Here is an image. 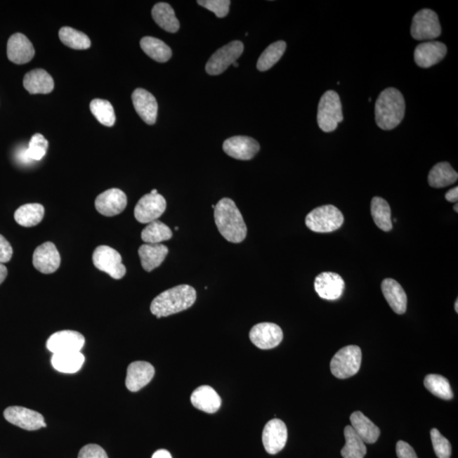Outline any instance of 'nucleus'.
Masks as SVG:
<instances>
[{
	"label": "nucleus",
	"mask_w": 458,
	"mask_h": 458,
	"mask_svg": "<svg viewBox=\"0 0 458 458\" xmlns=\"http://www.w3.org/2000/svg\"><path fill=\"white\" fill-rule=\"evenodd\" d=\"M214 211L215 223L223 238L231 243L243 242L247 227L235 203L223 198L216 204Z\"/></svg>",
	"instance_id": "obj_1"
},
{
	"label": "nucleus",
	"mask_w": 458,
	"mask_h": 458,
	"mask_svg": "<svg viewBox=\"0 0 458 458\" xmlns=\"http://www.w3.org/2000/svg\"><path fill=\"white\" fill-rule=\"evenodd\" d=\"M196 301V292L190 285L182 284L166 290L155 297L150 312L157 318L183 312L191 308Z\"/></svg>",
	"instance_id": "obj_2"
},
{
	"label": "nucleus",
	"mask_w": 458,
	"mask_h": 458,
	"mask_svg": "<svg viewBox=\"0 0 458 458\" xmlns=\"http://www.w3.org/2000/svg\"><path fill=\"white\" fill-rule=\"evenodd\" d=\"M405 110L403 93L395 88L384 89L375 103L376 124L383 130L394 129L403 122Z\"/></svg>",
	"instance_id": "obj_3"
},
{
	"label": "nucleus",
	"mask_w": 458,
	"mask_h": 458,
	"mask_svg": "<svg viewBox=\"0 0 458 458\" xmlns=\"http://www.w3.org/2000/svg\"><path fill=\"white\" fill-rule=\"evenodd\" d=\"M343 121L341 98L334 90H329L322 96L318 104V124L325 133L333 132Z\"/></svg>",
	"instance_id": "obj_4"
},
{
	"label": "nucleus",
	"mask_w": 458,
	"mask_h": 458,
	"mask_svg": "<svg viewBox=\"0 0 458 458\" xmlns=\"http://www.w3.org/2000/svg\"><path fill=\"white\" fill-rule=\"evenodd\" d=\"M361 364V348L358 346H347L339 350L331 360V373L338 379H348L358 373Z\"/></svg>",
	"instance_id": "obj_5"
},
{
	"label": "nucleus",
	"mask_w": 458,
	"mask_h": 458,
	"mask_svg": "<svg viewBox=\"0 0 458 458\" xmlns=\"http://www.w3.org/2000/svg\"><path fill=\"white\" fill-rule=\"evenodd\" d=\"M344 223V216L337 207L327 206L315 208L306 218V225L316 233H331L337 230Z\"/></svg>",
	"instance_id": "obj_6"
},
{
	"label": "nucleus",
	"mask_w": 458,
	"mask_h": 458,
	"mask_svg": "<svg viewBox=\"0 0 458 458\" xmlns=\"http://www.w3.org/2000/svg\"><path fill=\"white\" fill-rule=\"evenodd\" d=\"M411 34L419 41H433L441 34L438 15L428 9L421 10L412 19Z\"/></svg>",
	"instance_id": "obj_7"
},
{
	"label": "nucleus",
	"mask_w": 458,
	"mask_h": 458,
	"mask_svg": "<svg viewBox=\"0 0 458 458\" xmlns=\"http://www.w3.org/2000/svg\"><path fill=\"white\" fill-rule=\"evenodd\" d=\"M93 263L96 268L105 272L114 280H121L125 276L126 269L122 264V256L116 249L100 245L93 251Z\"/></svg>",
	"instance_id": "obj_8"
},
{
	"label": "nucleus",
	"mask_w": 458,
	"mask_h": 458,
	"mask_svg": "<svg viewBox=\"0 0 458 458\" xmlns=\"http://www.w3.org/2000/svg\"><path fill=\"white\" fill-rule=\"evenodd\" d=\"M244 51V44L240 41L225 45L211 55L206 65V70L209 75H219L224 72L231 65L236 63Z\"/></svg>",
	"instance_id": "obj_9"
},
{
	"label": "nucleus",
	"mask_w": 458,
	"mask_h": 458,
	"mask_svg": "<svg viewBox=\"0 0 458 458\" xmlns=\"http://www.w3.org/2000/svg\"><path fill=\"white\" fill-rule=\"evenodd\" d=\"M166 209V202L159 194H147L138 200L134 209L135 218L140 223H150L161 218Z\"/></svg>",
	"instance_id": "obj_10"
},
{
	"label": "nucleus",
	"mask_w": 458,
	"mask_h": 458,
	"mask_svg": "<svg viewBox=\"0 0 458 458\" xmlns=\"http://www.w3.org/2000/svg\"><path fill=\"white\" fill-rule=\"evenodd\" d=\"M8 422L26 431H38L46 427L44 419L39 412L23 407H10L4 412Z\"/></svg>",
	"instance_id": "obj_11"
},
{
	"label": "nucleus",
	"mask_w": 458,
	"mask_h": 458,
	"mask_svg": "<svg viewBox=\"0 0 458 458\" xmlns=\"http://www.w3.org/2000/svg\"><path fill=\"white\" fill-rule=\"evenodd\" d=\"M283 331L280 327L272 322H261L253 327L249 339L261 350L275 348L283 341Z\"/></svg>",
	"instance_id": "obj_12"
},
{
	"label": "nucleus",
	"mask_w": 458,
	"mask_h": 458,
	"mask_svg": "<svg viewBox=\"0 0 458 458\" xmlns=\"http://www.w3.org/2000/svg\"><path fill=\"white\" fill-rule=\"evenodd\" d=\"M85 338L77 331L63 330L52 334L47 341V348L53 354L73 353L83 349Z\"/></svg>",
	"instance_id": "obj_13"
},
{
	"label": "nucleus",
	"mask_w": 458,
	"mask_h": 458,
	"mask_svg": "<svg viewBox=\"0 0 458 458\" xmlns=\"http://www.w3.org/2000/svg\"><path fill=\"white\" fill-rule=\"evenodd\" d=\"M288 439V431L283 421L277 419L270 420L263 432V443L268 453H279L285 447Z\"/></svg>",
	"instance_id": "obj_14"
},
{
	"label": "nucleus",
	"mask_w": 458,
	"mask_h": 458,
	"mask_svg": "<svg viewBox=\"0 0 458 458\" xmlns=\"http://www.w3.org/2000/svg\"><path fill=\"white\" fill-rule=\"evenodd\" d=\"M223 150L229 157L242 161H249L259 153V143L247 136H235L225 140Z\"/></svg>",
	"instance_id": "obj_15"
},
{
	"label": "nucleus",
	"mask_w": 458,
	"mask_h": 458,
	"mask_svg": "<svg viewBox=\"0 0 458 458\" xmlns=\"http://www.w3.org/2000/svg\"><path fill=\"white\" fill-rule=\"evenodd\" d=\"M314 287L322 299L335 301L342 296L346 284L339 274L328 272L322 273L317 276Z\"/></svg>",
	"instance_id": "obj_16"
},
{
	"label": "nucleus",
	"mask_w": 458,
	"mask_h": 458,
	"mask_svg": "<svg viewBox=\"0 0 458 458\" xmlns=\"http://www.w3.org/2000/svg\"><path fill=\"white\" fill-rule=\"evenodd\" d=\"M128 204V198L124 191L110 189L103 192L96 199L98 212L105 216H114L122 214Z\"/></svg>",
	"instance_id": "obj_17"
},
{
	"label": "nucleus",
	"mask_w": 458,
	"mask_h": 458,
	"mask_svg": "<svg viewBox=\"0 0 458 458\" xmlns=\"http://www.w3.org/2000/svg\"><path fill=\"white\" fill-rule=\"evenodd\" d=\"M32 263L40 273L51 274L56 272L60 266V256L55 244L46 242L37 247Z\"/></svg>",
	"instance_id": "obj_18"
},
{
	"label": "nucleus",
	"mask_w": 458,
	"mask_h": 458,
	"mask_svg": "<svg viewBox=\"0 0 458 458\" xmlns=\"http://www.w3.org/2000/svg\"><path fill=\"white\" fill-rule=\"evenodd\" d=\"M447 48L443 43L428 41L420 44L414 51V60L421 68H429L440 63L447 55Z\"/></svg>",
	"instance_id": "obj_19"
},
{
	"label": "nucleus",
	"mask_w": 458,
	"mask_h": 458,
	"mask_svg": "<svg viewBox=\"0 0 458 458\" xmlns=\"http://www.w3.org/2000/svg\"><path fill=\"white\" fill-rule=\"evenodd\" d=\"M35 50L30 40L22 34H15L8 40L7 55L11 63L22 65L34 58Z\"/></svg>",
	"instance_id": "obj_20"
},
{
	"label": "nucleus",
	"mask_w": 458,
	"mask_h": 458,
	"mask_svg": "<svg viewBox=\"0 0 458 458\" xmlns=\"http://www.w3.org/2000/svg\"><path fill=\"white\" fill-rule=\"evenodd\" d=\"M132 100L134 109L141 119L147 124H155L157 118L158 104L153 95L145 89H137L133 93Z\"/></svg>",
	"instance_id": "obj_21"
},
{
	"label": "nucleus",
	"mask_w": 458,
	"mask_h": 458,
	"mask_svg": "<svg viewBox=\"0 0 458 458\" xmlns=\"http://www.w3.org/2000/svg\"><path fill=\"white\" fill-rule=\"evenodd\" d=\"M155 369L150 363L138 361L130 364L126 371V386L132 392L140 391L152 380Z\"/></svg>",
	"instance_id": "obj_22"
},
{
	"label": "nucleus",
	"mask_w": 458,
	"mask_h": 458,
	"mask_svg": "<svg viewBox=\"0 0 458 458\" xmlns=\"http://www.w3.org/2000/svg\"><path fill=\"white\" fill-rule=\"evenodd\" d=\"M191 403L195 408L207 414H215L219 410L222 400L214 388L202 386L192 393Z\"/></svg>",
	"instance_id": "obj_23"
},
{
	"label": "nucleus",
	"mask_w": 458,
	"mask_h": 458,
	"mask_svg": "<svg viewBox=\"0 0 458 458\" xmlns=\"http://www.w3.org/2000/svg\"><path fill=\"white\" fill-rule=\"evenodd\" d=\"M382 292L392 310L399 315L406 313L407 296L406 292L398 281L386 279L382 282Z\"/></svg>",
	"instance_id": "obj_24"
},
{
	"label": "nucleus",
	"mask_w": 458,
	"mask_h": 458,
	"mask_svg": "<svg viewBox=\"0 0 458 458\" xmlns=\"http://www.w3.org/2000/svg\"><path fill=\"white\" fill-rule=\"evenodd\" d=\"M23 86L31 95H47L53 91L55 84L52 77L46 71L36 69L24 77Z\"/></svg>",
	"instance_id": "obj_25"
},
{
	"label": "nucleus",
	"mask_w": 458,
	"mask_h": 458,
	"mask_svg": "<svg viewBox=\"0 0 458 458\" xmlns=\"http://www.w3.org/2000/svg\"><path fill=\"white\" fill-rule=\"evenodd\" d=\"M169 249L162 244H145L138 249L143 268L146 272L159 267L169 254Z\"/></svg>",
	"instance_id": "obj_26"
},
{
	"label": "nucleus",
	"mask_w": 458,
	"mask_h": 458,
	"mask_svg": "<svg viewBox=\"0 0 458 458\" xmlns=\"http://www.w3.org/2000/svg\"><path fill=\"white\" fill-rule=\"evenodd\" d=\"M351 427L358 433L364 443L374 444L380 436V429L361 412H355L351 415Z\"/></svg>",
	"instance_id": "obj_27"
},
{
	"label": "nucleus",
	"mask_w": 458,
	"mask_h": 458,
	"mask_svg": "<svg viewBox=\"0 0 458 458\" xmlns=\"http://www.w3.org/2000/svg\"><path fill=\"white\" fill-rule=\"evenodd\" d=\"M85 358L80 351L53 354L52 366L57 371L64 374H75L81 369Z\"/></svg>",
	"instance_id": "obj_28"
},
{
	"label": "nucleus",
	"mask_w": 458,
	"mask_h": 458,
	"mask_svg": "<svg viewBox=\"0 0 458 458\" xmlns=\"http://www.w3.org/2000/svg\"><path fill=\"white\" fill-rule=\"evenodd\" d=\"M458 174L448 162H440L429 171L428 181L432 188H445L457 181Z\"/></svg>",
	"instance_id": "obj_29"
},
{
	"label": "nucleus",
	"mask_w": 458,
	"mask_h": 458,
	"mask_svg": "<svg viewBox=\"0 0 458 458\" xmlns=\"http://www.w3.org/2000/svg\"><path fill=\"white\" fill-rule=\"evenodd\" d=\"M152 18L159 27L166 32H177L180 27L179 20L169 4L158 3L153 7Z\"/></svg>",
	"instance_id": "obj_30"
},
{
	"label": "nucleus",
	"mask_w": 458,
	"mask_h": 458,
	"mask_svg": "<svg viewBox=\"0 0 458 458\" xmlns=\"http://www.w3.org/2000/svg\"><path fill=\"white\" fill-rule=\"evenodd\" d=\"M44 216V207L42 204H26L15 212V220L20 226L34 227L42 222Z\"/></svg>",
	"instance_id": "obj_31"
},
{
	"label": "nucleus",
	"mask_w": 458,
	"mask_h": 458,
	"mask_svg": "<svg viewBox=\"0 0 458 458\" xmlns=\"http://www.w3.org/2000/svg\"><path fill=\"white\" fill-rule=\"evenodd\" d=\"M371 214L374 222L381 230L388 232L393 228L391 207L386 199L378 196L373 198L371 202Z\"/></svg>",
	"instance_id": "obj_32"
},
{
	"label": "nucleus",
	"mask_w": 458,
	"mask_h": 458,
	"mask_svg": "<svg viewBox=\"0 0 458 458\" xmlns=\"http://www.w3.org/2000/svg\"><path fill=\"white\" fill-rule=\"evenodd\" d=\"M140 47L147 55L157 63H166L171 59V50L169 45L153 37L143 38L140 41Z\"/></svg>",
	"instance_id": "obj_33"
},
{
	"label": "nucleus",
	"mask_w": 458,
	"mask_h": 458,
	"mask_svg": "<svg viewBox=\"0 0 458 458\" xmlns=\"http://www.w3.org/2000/svg\"><path fill=\"white\" fill-rule=\"evenodd\" d=\"M344 435H345L346 445L341 450L342 457L344 458H364L367 454L366 445L355 432L353 427L350 425L346 426Z\"/></svg>",
	"instance_id": "obj_34"
},
{
	"label": "nucleus",
	"mask_w": 458,
	"mask_h": 458,
	"mask_svg": "<svg viewBox=\"0 0 458 458\" xmlns=\"http://www.w3.org/2000/svg\"><path fill=\"white\" fill-rule=\"evenodd\" d=\"M173 237L170 228L161 221H154L149 223L142 231L141 239L146 244H161L169 240Z\"/></svg>",
	"instance_id": "obj_35"
},
{
	"label": "nucleus",
	"mask_w": 458,
	"mask_h": 458,
	"mask_svg": "<svg viewBox=\"0 0 458 458\" xmlns=\"http://www.w3.org/2000/svg\"><path fill=\"white\" fill-rule=\"evenodd\" d=\"M48 143L42 134L36 133L32 137L28 148L20 152V161L30 162L41 161L46 155Z\"/></svg>",
	"instance_id": "obj_36"
},
{
	"label": "nucleus",
	"mask_w": 458,
	"mask_h": 458,
	"mask_svg": "<svg viewBox=\"0 0 458 458\" xmlns=\"http://www.w3.org/2000/svg\"><path fill=\"white\" fill-rule=\"evenodd\" d=\"M285 50L286 43L284 41H277V42L270 44L257 61V69L261 72L269 70L281 59Z\"/></svg>",
	"instance_id": "obj_37"
},
{
	"label": "nucleus",
	"mask_w": 458,
	"mask_h": 458,
	"mask_svg": "<svg viewBox=\"0 0 458 458\" xmlns=\"http://www.w3.org/2000/svg\"><path fill=\"white\" fill-rule=\"evenodd\" d=\"M61 42L73 50H88L91 46V41L84 32L73 30L72 27H64L59 32Z\"/></svg>",
	"instance_id": "obj_38"
},
{
	"label": "nucleus",
	"mask_w": 458,
	"mask_h": 458,
	"mask_svg": "<svg viewBox=\"0 0 458 458\" xmlns=\"http://www.w3.org/2000/svg\"><path fill=\"white\" fill-rule=\"evenodd\" d=\"M424 386L433 395L443 400H452L453 391L448 379L438 374H428L424 379Z\"/></svg>",
	"instance_id": "obj_39"
},
{
	"label": "nucleus",
	"mask_w": 458,
	"mask_h": 458,
	"mask_svg": "<svg viewBox=\"0 0 458 458\" xmlns=\"http://www.w3.org/2000/svg\"><path fill=\"white\" fill-rule=\"evenodd\" d=\"M90 110L98 122L106 126H112L116 122L113 106L108 100L96 99L90 103Z\"/></svg>",
	"instance_id": "obj_40"
},
{
	"label": "nucleus",
	"mask_w": 458,
	"mask_h": 458,
	"mask_svg": "<svg viewBox=\"0 0 458 458\" xmlns=\"http://www.w3.org/2000/svg\"><path fill=\"white\" fill-rule=\"evenodd\" d=\"M431 440L436 456L438 458H450L452 455V445L447 438L441 435L438 429L433 428L431 431Z\"/></svg>",
	"instance_id": "obj_41"
},
{
	"label": "nucleus",
	"mask_w": 458,
	"mask_h": 458,
	"mask_svg": "<svg viewBox=\"0 0 458 458\" xmlns=\"http://www.w3.org/2000/svg\"><path fill=\"white\" fill-rule=\"evenodd\" d=\"M197 3L199 6L214 12L218 18H225L228 14L231 4L228 0H199Z\"/></svg>",
	"instance_id": "obj_42"
},
{
	"label": "nucleus",
	"mask_w": 458,
	"mask_h": 458,
	"mask_svg": "<svg viewBox=\"0 0 458 458\" xmlns=\"http://www.w3.org/2000/svg\"><path fill=\"white\" fill-rule=\"evenodd\" d=\"M79 458H108V456L100 445L89 444L80 450Z\"/></svg>",
	"instance_id": "obj_43"
},
{
	"label": "nucleus",
	"mask_w": 458,
	"mask_h": 458,
	"mask_svg": "<svg viewBox=\"0 0 458 458\" xmlns=\"http://www.w3.org/2000/svg\"><path fill=\"white\" fill-rule=\"evenodd\" d=\"M12 256H13V249L9 241L0 235V263H9Z\"/></svg>",
	"instance_id": "obj_44"
},
{
	"label": "nucleus",
	"mask_w": 458,
	"mask_h": 458,
	"mask_svg": "<svg viewBox=\"0 0 458 458\" xmlns=\"http://www.w3.org/2000/svg\"><path fill=\"white\" fill-rule=\"evenodd\" d=\"M395 450L398 458H419L414 448L403 440L398 441Z\"/></svg>",
	"instance_id": "obj_45"
},
{
	"label": "nucleus",
	"mask_w": 458,
	"mask_h": 458,
	"mask_svg": "<svg viewBox=\"0 0 458 458\" xmlns=\"http://www.w3.org/2000/svg\"><path fill=\"white\" fill-rule=\"evenodd\" d=\"M445 199L448 200L449 202L457 203L458 200V187L453 188V189L450 190L447 195H445Z\"/></svg>",
	"instance_id": "obj_46"
},
{
	"label": "nucleus",
	"mask_w": 458,
	"mask_h": 458,
	"mask_svg": "<svg viewBox=\"0 0 458 458\" xmlns=\"http://www.w3.org/2000/svg\"><path fill=\"white\" fill-rule=\"evenodd\" d=\"M152 458H173L166 450H159L153 454Z\"/></svg>",
	"instance_id": "obj_47"
},
{
	"label": "nucleus",
	"mask_w": 458,
	"mask_h": 458,
	"mask_svg": "<svg viewBox=\"0 0 458 458\" xmlns=\"http://www.w3.org/2000/svg\"><path fill=\"white\" fill-rule=\"evenodd\" d=\"M8 275V270L5 265L0 263V284L6 280Z\"/></svg>",
	"instance_id": "obj_48"
},
{
	"label": "nucleus",
	"mask_w": 458,
	"mask_h": 458,
	"mask_svg": "<svg viewBox=\"0 0 458 458\" xmlns=\"http://www.w3.org/2000/svg\"><path fill=\"white\" fill-rule=\"evenodd\" d=\"M455 310H456V313H458V301L457 300L455 302Z\"/></svg>",
	"instance_id": "obj_49"
},
{
	"label": "nucleus",
	"mask_w": 458,
	"mask_h": 458,
	"mask_svg": "<svg viewBox=\"0 0 458 458\" xmlns=\"http://www.w3.org/2000/svg\"><path fill=\"white\" fill-rule=\"evenodd\" d=\"M457 208H458L457 203H456L455 206H454V207H453L454 211H455L456 212H458Z\"/></svg>",
	"instance_id": "obj_50"
},
{
	"label": "nucleus",
	"mask_w": 458,
	"mask_h": 458,
	"mask_svg": "<svg viewBox=\"0 0 458 458\" xmlns=\"http://www.w3.org/2000/svg\"><path fill=\"white\" fill-rule=\"evenodd\" d=\"M150 194H153V195L158 194V192L157 190H153L152 191L150 192Z\"/></svg>",
	"instance_id": "obj_51"
},
{
	"label": "nucleus",
	"mask_w": 458,
	"mask_h": 458,
	"mask_svg": "<svg viewBox=\"0 0 458 458\" xmlns=\"http://www.w3.org/2000/svg\"><path fill=\"white\" fill-rule=\"evenodd\" d=\"M233 65H234V67H239V64L237 63H235L233 64Z\"/></svg>",
	"instance_id": "obj_52"
},
{
	"label": "nucleus",
	"mask_w": 458,
	"mask_h": 458,
	"mask_svg": "<svg viewBox=\"0 0 458 458\" xmlns=\"http://www.w3.org/2000/svg\"><path fill=\"white\" fill-rule=\"evenodd\" d=\"M175 229H176V230L178 231V227H176Z\"/></svg>",
	"instance_id": "obj_53"
}]
</instances>
